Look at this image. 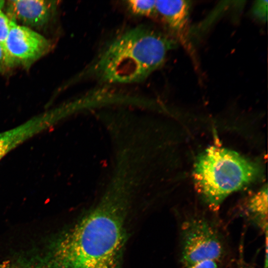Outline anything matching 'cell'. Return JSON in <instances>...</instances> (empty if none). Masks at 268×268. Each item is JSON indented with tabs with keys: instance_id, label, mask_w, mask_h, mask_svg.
I'll list each match as a JSON object with an SVG mask.
<instances>
[{
	"instance_id": "obj_1",
	"label": "cell",
	"mask_w": 268,
	"mask_h": 268,
	"mask_svg": "<svg viewBox=\"0 0 268 268\" xmlns=\"http://www.w3.org/2000/svg\"><path fill=\"white\" fill-rule=\"evenodd\" d=\"M130 188L105 184L96 201L73 222L53 228L28 224L20 255L26 268H122L127 222L136 199Z\"/></svg>"
},
{
	"instance_id": "obj_2",
	"label": "cell",
	"mask_w": 268,
	"mask_h": 268,
	"mask_svg": "<svg viewBox=\"0 0 268 268\" xmlns=\"http://www.w3.org/2000/svg\"><path fill=\"white\" fill-rule=\"evenodd\" d=\"M177 44L168 34L137 26L113 39L97 57L91 71L108 83L141 82L164 64L168 52Z\"/></svg>"
},
{
	"instance_id": "obj_3",
	"label": "cell",
	"mask_w": 268,
	"mask_h": 268,
	"mask_svg": "<svg viewBox=\"0 0 268 268\" xmlns=\"http://www.w3.org/2000/svg\"><path fill=\"white\" fill-rule=\"evenodd\" d=\"M261 168L238 153L217 145L205 149L197 157L193 176L197 192L216 210L230 194L256 180Z\"/></svg>"
},
{
	"instance_id": "obj_4",
	"label": "cell",
	"mask_w": 268,
	"mask_h": 268,
	"mask_svg": "<svg viewBox=\"0 0 268 268\" xmlns=\"http://www.w3.org/2000/svg\"><path fill=\"white\" fill-rule=\"evenodd\" d=\"M181 267L205 260L223 263L228 247L223 233L212 219L201 214L184 218L180 229Z\"/></svg>"
},
{
	"instance_id": "obj_5",
	"label": "cell",
	"mask_w": 268,
	"mask_h": 268,
	"mask_svg": "<svg viewBox=\"0 0 268 268\" xmlns=\"http://www.w3.org/2000/svg\"><path fill=\"white\" fill-rule=\"evenodd\" d=\"M73 113L68 104L44 112L20 125L0 133V160L11 150Z\"/></svg>"
},
{
	"instance_id": "obj_6",
	"label": "cell",
	"mask_w": 268,
	"mask_h": 268,
	"mask_svg": "<svg viewBox=\"0 0 268 268\" xmlns=\"http://www.w3.org/2000/svg\"><path fill=\"white\" fill-rule=\"evenodd\" d=\"M159 16L168 31V35L177 44H181L194 58L189 26L191 1L184 0H155Z\"/></svg>"
},
{
	"instance_id": "obj_7",
	"label": "cell",
	"mask_w": 268,
	"mask_h": 268,
	"mask_svg": "<svg viewBox=\"0 0 268 268\" xmlns=\"http://www.w3.org/2000/svg\"><path fill=\"white\" fill-rule=\"evenodd\" d=\"M50 48L43 36L11 20L5 49L15 61L30 63L44 55Z\"/></svg>"
},
{
	"instance_id": "obj_8",
	"label": "cell",
	"mask_w": 268,
	"mask_h": 268,
	"mask_svg": "<svg viewBox=\"0 0 268 268\" xmlns=\"http://www.w3.org/2000/svg\"><path fill=\"white\" fill-rule=\"evenodd\" d=\"M54 1L43 0H13L7 3L11 17L24 26H40L45 24L55 8Z\"/></svg>"
},
{
	"instance_id": "obj_9",
	"label": "cell",
	"mask_w": 268,
	"mask_h": 268,
	"mask_svg": "<svg viewBox=\"0 0 268 268\" xmlns=\"http://www.w3.org/2000/svg\"><path fill=\"white\" fill-rule=\"evenodd\" d=\"M243 215L265 234L268 232L267 186L251 196L245 202Z\"/></svg>"
},
{
	"instance_id": "obj_10",
	"label": "cell",
	"mask_w": 268,
	"mask_h": 268,
	"mask_svg": "<svg viewBox=\"0 0 268 268\" xmlns=\"http://www.w3.org/2000/svg\"><path fill=\"white\" fill-rule=\"evenodd\" d=\"M126 5L134 15L139 16H157L155 0H128Z\"/></svg>"
},
{
	"instance_id": "obj_11",
	"label": "cell",
	"mask_w": 268,
	"mask_h": 268,
	"mask_svg": "<svg viewBox=\"0 0 268 268\" xmlns=\"http://www.w3.org/2000/svg\"><path fill=\"white\" fill-rule=\"evenodd\" d=\"M268 0H258L253 3L251 9L253 17L258 21L265 23L268 19Z\"/></svg>"
},
{
	"instance_id": "obj_12",
	"label": "cell",
	"mask_w": 268,
	"mask_h": 268,
	"mask_svg": "<svg viewBox=\"0 0 268 268\" xmlns=\"http://www.w3.org/2000/svg\"><path fill=\"white\" fill-rule=\"evenodd\" d=\"M11 20L0 10V45L6 51L5 44L9 33Z\"/></svg>"
},
{
	"instance_id": "obj_13",
	"label": "cell",
	"mask_w": 268,
	"mask_h": 268,
	"mask_svg": "<svg viewBox=\"0 0 268 268\" xmlns=\"http://www.w3.org/2000/svg\"><path fill=\"white\" fill-rule=\"evenodd\" d=\"M223 264L216 260H209L182 267V268H222Z\"/></svg>"
},
{
	"instance_id": "obj_14",
	"label": "cell",
	"mask_w": 268,
	"mask_h": 268,
	"mask_svg": "<svg viewBox=\"0 0 268 268\" xmlns=\"http://www.w3.org/2000/svg\"><path fill=\"white\" fill-rule=\"evenodd\" d=\"M14 63L7 52L0 45V70L11 66Z\"/></svg>"
},
{
	"instance_id": "obj_15",
	"label": "cell",
	"mask_w": 268,
	"mask_h": 268,
	"mask_svg": "<svg viewBox=\"0 0 268 268\" xmlns=\"http://www.w3.org/2000/svg\"><path fill=\"white\" fill-rule=\"evenodd\" d=\"M0 268H19L9 260L0 257Z\"/></svg>"
},
{
	"instance_id": "obj_16",
	"label": "cell",
	"mask_w": 268,
	"mask_h": 268,
	"mask_svg": "<svg viewBox=\"0 0 268 268\" xmlns=\"http://www.w3.org/2000/svg\"><path fill=\"white\" fill-rule=\"evenodd\" d=\"M237 268H253L252 266L246 263L243 258L241 257L239 260Z\"/></svg>"
},
{
	"instance_id": "obj_17",
	"label": "cell",
	"mask_w": 268,
	"mask_h": 268,
	"mask_svg": "<svg viewBox=\"0 0 268 268\" xmlns=\"http://www.w3.org/2000/svg\"><path fill=\"white\" fill-rule=\"evenodd\" d=\"M4 1L0 0V10H1L2 8L4 5Z\"/></svg>"
}]
</instances>
